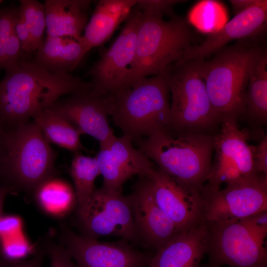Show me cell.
Wrapping results in <instances>:
<instances>
[{
	"label": "cell",
	"mask_w": 267,
	"mask_h": 267,
	"mask_svg": "<svg viewBox=\"0 0 267 267\" xmlns=\"http://www.w3.org/2000/svg\"><path fill=\"white\" fill-rule=\"evenodd\" d=\"M37 250L30 259L18 262H6L0 259V267H42L45 250L41 240L37 243Z\"/></svg>",
	"instance_id": "35"
},
{
	"label": "cell",
	"mask_w": 267,
	"mask_h": 267,
	"mask_svg": "<svg viewBox=\"0 0 267 267\" xmlns=\"http://www.w3.org/2000/svg\"><path fill=\"white\" fill-rule=\"evenodd\" d=\"M18 11L31 36V52L35 51L44 41L46 28L44 3L36 0H20Z\"/></svg>",
	"instance_id": "28"
},
{
	"label": "cell",
	"mask_w": 267,
	"mask_h": 267,
	"mask_svg": "<svg viewBox=\"0 0 267 267\" xmlns=\"http://www.w3.org/2000/svg\"><path fill=\"white\" fill-rule=\"evenodd\" d=\"M164 20L161 15L141 11L135 57L124 90L149 76L169 72L191 46L192 36L187 22L173 14Z\"/></svg>",
	"instance_id": "3"
},
{
	"label": "cell",
	"mask_w": 267,
	"mask_h": 267,
	"mask_svg": "<svg viewBox=\"0 0 267 267\" xmlns=\"http://www.w3.org/2000/svg\"><path fill=\"white\" fill-rule=\"evenodd\" d=\"M132 142L124 135L115 136L100 145L95 158L103 177L104 189L122 193L123 186L129 178L134 175H147L155 168L151 160L134 148Z\"/></svg>",
	"instance_id": "14"
},
{
	"label": "cell",
	"mask_w": 267,
	"mask_h": 267,
	"mask_svg": "<svg viewBox=\"0 0 267 267\" xmlns=\"http://www.w3.org/2000/svg\"></svg>",
	"instance_id": "42"
},
{
	"label": "cell",
	"mask_w": 267,
	"mask_h": 267,
	"mask_svg": "<svg viewBox=\"0 0 267 267\" xmlns=\"http://www.w3.org/2000/svg\"><path fill=\"white\" fill-rule=\"evenodd\" d=\"M69 121L80 134H88L103 145L115 135L108 120L104 96L90 91L58 100L51 107Z\"/></svg>",
	"instance_id": "16"
},
{
	"label": "cell",
	"mask_w": 267,
	"mask_h": 267,
	"mask_svg": "<svg viewBox=\"0 0 267 267\" xmlns=\"http://www.w3.org/2000/svg\"></svg>",
	"instance_id": "43"
},
{
	"label": "cell",
	"mask_w": 267,
	"mask_h": 267,
	"mask_svg": "<svg viewBox=\"0 0 267 267\" xmlns=\"http://www.w3.org/2000/svg\"><path fill=\"white\" fill-rule=\"evenodd\" d=\"M82 235L97 239L117 236L133 240L136 235L130 196L95 189L85 212L77 217Z\"/></svg>",
	"instance_id": "11"
},
{
	"label": "cell",
	"mask_w": 267,
	"mask_h": 267,
	"mask_svg": "<svg viewBox=\"0 0 267 267\" xmlns=\"http://www.w3.org/2000/svg\"><path fill=\"white\" fill-rule=\"evenodd\" d=\"M137 0H99L81 41L88 51L103 45L122 22L126 21Z\"/></svg>",
	"instance_id": "19"
},
{
	"label": "cell",
	"mask_w": 267,
	"mask_h": 267,
	"mask_svg": "<svg viewBox=\"0 0 267 267\" xmlns=\"http://www.w3.org/2000/svg\"><path fill=\"white\" fill-rule=\"evenodd\" d=\"M23 231V223L20 217L2 216L0 219V241Z\"/></svg>",
	"instance_id": "34"
},
{
	"label": "cell",
	"mask_w": 267,
	"mask_h": 267,
	"mask_svg": "<svg viewBox=\"0 0 267 267\" xmlns=\"http://www.w3.org/2000/svg\"><path fill=\"white\" fill-rule=\"evenodd\" d=\"M1 1H2L1 0H0V3H1Z\"/></svg>",
	"instance_id": "41"
},
{
	"label": "cell",
	"mask_w": 267,
	"mask_h": 267,
	"mask_svg": "<svg viewBox=\"0 0 267 267\" xmlns=\"http://www.w3.org/2000/svg\"><path fill=\"white\" fill-rule=\"evenodd\" d=\"M46 254L50 259V267H78L72 261V258L65 248L53 239L50 234L41 239Z\"/></svg>",
	"instance_id": "31"
},
{
	"label": "cell",
	"mask_w": 267,
	"mask_h": 267,
	"mask_svg": "<svg viewBox=\"0 0 267 267\" xmlns=\"http://www.w3.org/2000/svg\"><path fill=\"white\" fill-rule=\"evenodd\" d=\"M18 11L17 7L0 9V69L3 68L5 50L9 37L14 30Z\"/></svg>",
	"instance_id": "30"
},
{
	"label": "cell",
	"mask_w": 267,
	"mask_h": 267,
	"mask_svg": "<svg viewBox=\"0 0 267 267\" xmlns=\"http://www.w3.org/2000/svg\"><path fill=\"white\" fill-rule=\"evenodd\" d=\"M141 10L136 5L119 35L87 72L92 85L90 92L106 96L124 90L135 54L137 30Z\"/></svg>",
	"instance_id": "9"
},
{
	"label": "cell",
	"mask_w": 267,
	"mask_h": 267,
	"mask_svg": "<svg viewBox=\"0 0 267 267\" xmlns=\"http://www.w3.org/2000/svg\"><path fill=\"white\" fill-rule=\"evenodd\" d=\"M90 0H46L44 3L47 36L80 41L88 22Z\"/></svg>",
	"instance_id": "20"
},
{
	"label": "cell",
	"mask_w": 267,
	"mask_h": 267,
	"mask_svg": "<svg viewBox=\"0 0 267 267\" xmlns=\"http://www.w3.org/2000/svg\"><path fill=\"white\" fill-rule=\"evenodd\" d=\"M130 195L135 230L149 246L158 249L179 232L155 202L142 177Z\"/></svg>",
	"instance_id": "17"
},
{
	"label": "cell",
	"mask_w": 267,
	"mask_h": 267,
	"mask_svg": "<svg viewBox=\"0 0 267 267\" xmlns=\"http://www.w3.org/2000/svg\"><path fill=\"white\" fill-rule=\"evenodd\" d=\"M178 0H137L136 6L142 12L160 15L172 14V7L176 4L183 2Z\"/></svg>",
	"instance_id": "32"
},
{
	"label": "cell",
	"mask_w": 267,
	"mask_h": 267,
	"mask_svg": "<svg viewBox=\"0 0 267 267\" xmlns=\"http://www.w3.org/2000/svg\"><path fill=\"white\" fill-rule=\"evenodd\" d=\"M250 40H240L223 47L209 60H194L220 122L225 119L237 120L244 113L248 65L255 45Z\"/></svg>",
	"instance_id": "5"
},
{
	"label": "cell",
	"mask_w": 267,
	"mask_h": 267,
	"mask_svg": "<svg viewBox=\"0 0 267 267\" xmlns=\"http://www.w3.org/2000/svg\"><path fill=\"white\" fill-rule=\"evenodd\" d=\"M32 197L43 213L59 221L63 220L77 206L74 189L68 181L56 175L41 183Z\"/></svg>",
	"instance_id": "24"
},
{
	"label": "cell",
	"mask_w": 267,
	"mask_h": 267,
	"mask_svg": "<svg viewBox=\"0 0 267 267\" xmlns=\"http://www.w3.org/2000/svg\"><path fill=\"white\" fill-rule=\"evenodd\" d=\"M158 169L178 183L202 191L212 167L214 136L166 129L134 140Z\"/></svg>",
	"instance_id": "2"
},
{
	"label": "cell",
	"mask_w": 267,
	"mask_h": 267,
	"mask_svg": "<svg viewBox=\"0 0 267 267\" xmlns=\"http://www.w3.org/2000/svg\"><path fill=\"white\" fill-rule=\"evenodd\" d=\"M170 72L146 78L130 88L104 96L108 115L123 135L133 141L170 129Z\"/></svg>",
	"instance_id": "4"
},
{
	"label": "cell",
	"mask_w": 267,
	"mask_h": 267,
	"mask_svg": "<svg viewBox=\"0 0 267 267\" xmlns=\"http://www.w3.org/2000/svg\"><path fill=\"white\" fill-rule=\"evenodd\" d=\"M9 129L0 118V166L4 156Z\"/></svg>",
	"instance_id": "38"
},
{
	"label": "cell",
	"mask_w": 267,
	"mask_h": 267,
	"mask_svg": "<svg viewBox=\"0 0 267 267\" xmlns=\"http://www.w3.org/2000/svg\"><path fill=\"white\" fill-rule=\"evenodd\" d=\"M203 221L240 220L267 210V175L242 177L225 188H204Z\"/></svg>",
	"instance_id": "8"
},
{
	"label": "cell",
	"mask_w": 267,
	"mask_h": 267,
	"mask_svg": "<svg viewBox=\"0 0 267 267\" xmlns=\"http://www.w3.org/2000/svg\"><path fill=\"white\" fill-rule=\"evenodd\" d=\"M0 81V118L9 128L29 121L60 97L89 92L92 85L69 73L47 71L26 57Z\"/></svg>",
	"instance_id": "1"
},
{
	"label": "cell",
	"mask_w": 267,
	"mask_h": 267,
	"mask_svg": "<svg viewBox=\"0 0 267 267\" xmlns=\"http://www.w3.org/2000/svg\"><path fill=\"white\" fill-rule=\"evenodd\" d=\"M255 233L265 239L267 234V210L242 219Z\"/></svg>",
	"instance_id": "37"
},
{
	"label": "cell",
	"mask_w": 267,
	"mask_h": 267,
	"mask_svg": "<svg viewBox=\"0 0 267 267\" xmlns=\"http://www.w3.org/2000/svg\"><path fill=\"white\" fill-rule=\"evenodd\" d=\"M56 237L78 267H146L150 259L125 242L107 243L77 234L63 220Z\"/></svg>",
	"instance_id": "12"
},
{
	"label": "cell",
	"mask_w": 267,
	"mask_h": 267,
	"mask_svg": "<svg viewBox=\"0 0 267 267\" xmlns=\"http://www.w3.org/2000/svg\"><path fill=\"white\" fill-rule=\"evenodd\" d=\"M267 21V0H258L251 7L235 15L220 31L208 35L200 45L189 47L181 60L174 66L192 60L203 59L232 40L253 39L265 31Z\"/></svg>",
	"instance_id": "15"
},
{
	"label": "cell",
	"mask_w": 267,
	"mask_h": 267,
	"mask_svg": "<svg viewBox=\"0 0 267 267\" xmlns=\"http://www.w3.org/2000/svg\"><path fill=\"white\" fill-rule=\"evenodd\" d=\"M32 119L49 143L74 153L86 150L80 140L81 134L76 128L50 108L35 115Z\"/></svg>",
	"instance_id": "25"
},
{
	"label": "cell",
	"mask_w": 267,
	"mask_h": 267,
	"mask_svg": "<svg viewBox=\"0 0 267 267\" xmlns=\"http://www.w3.org/2000/svg\"><path fill=\"white\" fill-rule=\"evenodd\" d=\"M158 207L173 222L179 232L200 222L202 218V191L181 184L159 169L142 176Z\"/></svg>",
	"instance_id": "13"
},
{
	"label": "cell",
	"mask_w": 267,
	"mask_h": 267,
	"mask_svg": "<svg viewBox=\"0 0 267 267\" xmlns=\"http://www.w3.org/2000/svg\"><path fill=\"white\" fill-rule=\"evenodd\" d=\"M88 52L81 40L46 36L36 50L33 62L49 72L70 73Z\"/></svg>",
	"instance_id": "21"
},
{
	"label": "cell",
	"mask_w": 267,
	"mask_h": 267,
	"mask_svg": "<svg viewBox=\"0 0 267 267\" xmlns=\"http://www.w3.org/2000/svg\"><path fill=\"white\" fill-rule=\"evenodd\" d=\"M187 21L199 32L208 35L223 28L228 22V13L224 4L219 1L201 0L190 9Z\"/></svg>",
	"instance_id": "27"
},
{
	"label": "cell",
	"mask_w": 267,
	"mask_h": 267,
	"mask_svg": "<svg viewBox=\"0 0 267 267\" xmlns=\"http://www.w3.org/2000/svg\"><path fill=\"white\" fill-rule=\"evenodd\" d=\"M248 82L244 113L253 122L266 125L267 121V53L255 45L248 65Z\"/></svg>",
	"instance_id": "23"
},
{
	"label": "cell",
	"mask_w": 267,
	"mask_h": 267,
	"mask_svg": "<svg viewBox=\"0 0 267 267\" xmlns=\"http://www.w3.org/2000/svg\"><path fill=\"white\" fill-rule=\"evenodd\" d=\"M258 0H230L235 15L246 10L258 2Z\"/></svg>",
	"instance_id": "39"
},
{
	"label": "cell",
	"mask_w": 267,
	"mask_h": 267,
	"mask_svg": "<svg viewBox=\"0 0 267 267\" xmlns=\"http://www.w3.org/2000/svg\"><path fill=\"white\" fill-rule=\"evenodd\" d=\"M208 247L218 265L233 267H266L265 239L252 230L242 219L208 222Z\"/></svg>",
	"instance_id": "10"
},
{
	"label": "cell",
	"mask_w": 267,
	"mask_h": 267,
	"mask_svg": "<svg viewBox=\"0 0 267 267\" xmlns=\"http://www.w3.org/2000/svg\"><path fill=\"white\" fill-rule=\"evenodd\" d=\"M56 158V152L33 121L10 129L0 166V185L12 193L32 196L41 183L57 175Z\"/></svg>",
	"instance_id": "6"
},
{
	"label": "cell",
	"mask_w": 267,
	"mask_h": 267,
	"mask_svg": "<svg viewBox=\"0 0 267 267\" xmlns=\"http://www.w3.org/2000/svg\"><path fill=\"white\" fill-rule=\"evenodd\" d=\"M24 231L0 241V259L6 262H18L33 256L37 250Z\"/></svg>",
	"instance_id": "29"
},
{
	"label": "cell",
	"mask_w": 267,
	"mask_h": 267,
	"mask_svg": "<svg viewBox=\"0 0 267 267\" xmlns=\"http://www.w3.org/2000/svg\"><path fill=\"white\" fill-rule=\"evenodd\" d=\"M254 168L259 175H267V135L264 134L256 146L251 145Z\"/></svg>",
	"instance_id": "33"
},
{
	"label": "cell",
	"mask_w": 267,
	"mask_h": 267,
	"mask_svg": "<svg viewBox=\"0 0 267 267\" xmlns=\"http://www.w3.org/2000/svg\"><path fill=\"white\" fill-rule=\"evenodd\" d=\"M70 174L77 199L76 214L79 217L86 210L95 190L94 181L100 172L95 157L76 152L71 162Z\"/></svg>",
	"instance_id": "26"
},
{
	"label": "cell",
	"mask_w": 267,
	"mask_h": 267,
	"mask_svg": "<svg viewBox=\"0 0 267 267\" xmlns=\"http://www.w3.org/2000/svg\"><path fill=\"white\" fill-rule=\"evenodd\" d=\"M14 29L23 52L27 55L31 53V34L19 11L15 18Z\"/></svg>",
	"instance_id": "36"
},
{
	"label": "cell",
	"mask_w": 267,
	"mask_h": 267,
	"mask_svg": "<svg viewBox=\"0 0 267 267\" xmlns=\"http://www.w3.org/2000/svg\"><path fill=\"white\" fill-rule=\"evenodd\" d=\"M12 193L9 187L0 185V219L2 216V210L4 200L8 194Z\"/></svg>",
	"instance_id": "40"
},
{
	"label": "cell",
	"mask_w": 267,
	"mask_h": 267,
	"mask_svg": "<svg viewBox=\"0 0 267 267\" xmlns=\"http://www.w3.org/2000/svg\"><path fill=\"white\" fill-rule=\"evenodd\" d=\"M170 130L206 133L220 122L194 60L174 66L170 72Z\"/></svg>",
	"instance_id": "7"
},
{
	"label": "cell",
	"mask_w": 267,
	"mask_h": 267,
	"mask_svg": "<svg viewBox=\"0 0 267 267\" xmlns=\"http://www.w3.org/2000/svg\"><path fill=\"white\" fill-rule=\"evenodd\" d=\"M200 222L180 232L157 249L146 267H197L208 248L209 227Z\"/></svg>",
	"instance_id": "18"
},
{
	"label": "cell",
	"mask_w": 267,
	"mask_h": 267,
	"mask_svg": "<svg viewBox=\"0 0 267 267\" xmlns=\"http://www.w3.org/2000/svg\"><path fill=\"white\" fill-rule=\"evenodd\" d=\"M221 123L220 132L214 136L216 156L222 157L233 163L242 177L259 176L254 168L251 145L247 143L248 133L239 130L237 120L225 119Z\"/></svg>",
	"instance_id": "22"
}]
</instances>
